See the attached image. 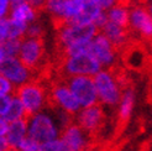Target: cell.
<instances>
[{"instance_id":"obj_1","label":"cell","mask_w":152,"mask_h":151,"mask_svg":"<svg viewBox=\"0 0 152 151\" xmlns=\"http://www.w3.org/2000/svg\"><path fill=\"white\" fill-rule=\"evenodd\" d=\"M74 122V115L55 107H46L43 110L27 117V135L39 144L59 139L62 131Z\"/></svg>"},{"instance_id":"obj_2","label":"cell","mask_w":152,"mask_h":151,"mask_svg":"<svg viewBox=\"0 0 152 151\" xmlns=\"http://www.w3.org/2000/svg\"><path fill=\"white\" fill-rule=\"evenodd\" d=\"M99 34V29L94 24L90 25H79V24H64L58 26V43L59 47L64 50L68 46H72L74 43L80 42H89Z\"/></svg>"},{"instance_id":"obj_3","label":"cell","mask_w":152,"mask_h":151,"mask_svg":"<svg viewBox=\"0 0 152 151\" xmlns=\"http://www.w3.org/2000/svg\"><path fill=\"white\" fill-rule=\"evenodd\" d=\"M103 68V66L98 62V59L88 54H82L77 56L63 57L62 70L67 77H73V76H89L94 77Z\"/></svg>"},{"instance_id":"obj_4","label":"cell","mask_w":152,"mask_h":151,"mask_svg":"<svg viewBox=\"0 0 152 151\" xmlns=\"http://www.w3.org/2000/svg\"><path fill=\"white\" fill-rule=\"evenodd\" d=\"M93 78L96 87L98 97H99V102L102 104L116 105L120 103L123 90H121L118 81L115 79L110 70H102Z\"/></svg>"},{"instance_id":"obj_5","label":"cell","mask_w":152,"mask_h":151,"mask_svg":"<svg viewBox=\"0 0 152 151\" xmlns=\"http://www.w3.org/2000/svg\"><path fill=\"white\" fill-rule=\"evenodd\" d=\"M67 86L78 99L82 108H88L99 103L94 78L89 76H73L66 79Z\"/></svg>"},{"instance_id":"obj_6","label":"cell","mask_w":152,"mask_h":151,"mask_svg":"<svg viewBox=\"0 0 152 151\" xmlns=\"http://www.w3.org/2000/svg\"><path fill=\"white\" fill-rule=\"evenodd\" d=\"M15 94H18L20 100L24 104L27 117L34 115L47 107L46 90L36 82H28L26 84L21 86L15 90Z\"/></svg>"},{"instance_id":"obj_7","label":"cell","mask_w":152,"mask_h":151,"mask_svg":"<svg viewBox=\"0 0 152 151\" xmlns=\"http://www.w3.org/2000/svg\"><path fill=\"white\" fill-rule=\"evenodd\" d=\"M61 139L71 151H92L94 145L93 135L74 122L62 131Z\"/></svg>"},{"instance_id":"obj_8","label":"cell","mask_w":152,"mask_h":151,"mask_svg":"<svg viewBox=\"0 0 152 151\" xmlns=\"http://www.w3.org/2000/svg\"><path fill=\"white\" fill-rule=\"evenodd\" d=\"M0 74L15 88H20L31 79V70L22 63L19 57H7L0 63Z\"/></svg>"},{"instance_id":"obj_9","label":"cell","mask_w":152,"mask_h":151,"mask_svg":"<svg viewBox=\"0 0 152 151\" xmlns=\"http://www.w3.org/2000/svg\"><path fill=\"white\" fill-rule=\"evenodd\" d=\"M118 52L119 51L110 42V40L100 31L90 42L89 54L93 55L98 59V62L106 68L116 66Z\"/></svg>"},{"instance_id":"obj_10","label":"cell","mask_w":152,"mask_h":151,"mask_svg":"<svg viewBox=\"0 0 152 151\" xmlns=\"http://www.w3.org/2000/svg\"><path fill=\"white\" fill-rule=\"evenodd\" d=\"M123 62L129 70L136 72H147L151 66V56L141 42L130 41L123 50Z\"/></svg>"},{"instance_id":"obj_11","label":"cell","mask_w":152,"mask_h":151,"mask_svg":"<svg viewBox=\"0 0 152 151\" xmlns=\"http://www.w3.org/2000/svg\"><path fill=\"white\" fill-rule=\"evenodd\" d=\"M74 123H77L86 131L92 134L93 136L98 134L105 123V114L103 105L96 103L92 107L82 108L79 113L74 115Z\"/></svg>"},{"instance_id":"obj_12","label":"cell","mask_w":152,"mask_h":151,"mask_svg":"<svg viewBox=\"0 0 152 151\" xmlns=\"http://www.w3.org/2000/svg\"><path fill=\"white\" fill-rule=\"evenodd\" d=\"M130 31L139 34L143 42L152 45V15L143 6L130 10Z\"/></svg>"},{"instance_id":"obj_13","label":"cell","mask_w":152,"mask_h":151,"mask_svg":"<svg viewBox=\"0 0 152 151\" xmlns=\"http://www.w3.org/2000/svg\"><path fill=\"white\" fill-rule=\"evenodd\" d=\"M43 41L42 39H31V37H24L21 42V48L19 58L25 66L30 70L36 68L43 57Z\"/></svg>"},{"instance_id":"obj_14","label":"cell","mask_w":152,"mask_h":151,"mask_svg":"<svg viewBox=\"0 0 152 151\" xmlns=\"http://www.w3.org/2000/svg\"><path fill=\"white\" fill-rule=\"evenodd\" d=\"M52 100L53 104L64 111L69 113L71 115H75L82 109L78 99L72 93L67 83H57L52 88Z\"/></svg>"},{"instance_id":"obj_15","label":"cell","mask_w":152,"mask_h":151,"mask_svg":"<svg viewBox=\"0 0 152 151\" xmlns=\"http://www.w3.org/2000/svg\"><path fill=\"white\" fill-rule=\"evenodd\" d=\"M100 32H103L108 37L118 51H123L130 42V29L116 25L111 21L106 22L105 26L100 30Z\"/></svg>"},{"instance_id":"obj_16","label":"cell","mask_w":152,"mask_h":151,"mask_svg":"<svg viewBox=\"0 0 152 151\" xmlns=\"http://www.w3.org/2000/svg\"><path fill=\"white\" fill-rule=\"evenodd\" d=\"M26 136H27V118L9 123L6 139H7V142H9L10 149L19 150L20 144Z\"/></svg>"},{"instance_id":"obj_17","label":"cell","mask_w":152,"mask_h":151,"mask_svg":"<svg viewBox=\"0 0 152 151\" xmlns=\"http://www.w3.org/2000/svg\"><path fill=\"white\" fill-rule=\"evenodd\" d=\"M134 102H135V94H134L132 87H129L125 90H123L121 100H120V107H119V114H118L119 130L123 129V128L126 125V123L129 122V119H130L132 107H134Z\"/></svg>"},{"instance_id":"obj_18","label":"cell","mask_w":152,"mask_h":151,"mask_svg":"<svg viewBox=\"0 0 152 151\" xmlns=\"http://www.w3.org/2000/svg\"><path fill=\"white\" fill-rule=\"evenodd\" d=\"M106 14H108L109 21L123 27L130 29V10H127L126 5L116 4L106 11Z\"/></svg>"},{"instance_id":"obj_19","label":"cell","mask_w":152,"mask_h":151,"mask_svg":"<svg viewBox=\"0 0 152 151\" xmlns=\"http://www.w3.org/2000/svg\"><path fill=\"white\" fill-rule=\"evenodd\" d=\"M10 19L12 20H18L26 22V24H32L37 19V10L30 5L28 3H25L22 5H19L16 7H12L10 10Z\"/></svg>"},{"instance_id":"obj_20","label":"cell","mask_w":152,"mask_h":151,"mask_svg":"<svg viewBox=\"0 0 152 151\" xmlns=\"http://www.w3.org/2000/svg\"><path fill=\"white\" fill-rule=\"evenodd\" d=\"M4 118L6 119V122H9V123L27 118L26 109L24 107V104H22V102L20 100V98L18 97V94H12L11 103L9 105V108H7Z\"/></svg>"},{"instance_id":"obj_21","label":"cell","mask_w":152,"mask_h":151,"mask_svg":"<svg viewBox=\"0 0 152 151\" xmlns=\"http://www.w3.org/2000/svg\"><path fill=\"white\" fill-rule=\"evenodd\" d=\"M28 24L18 20H12L9 18V39L22 40L26 36Z\"/></svg>"},{"instance_id":"obj_22","label":"cell","mask_w":152,"mask_h":151,"mask_svg":"<svg viewBox=\"0 0 152 151\" xmlns=\"http://www.w3.org/2000/svg\"><path fill=\"white\" fill-rule=\"evenodd\" d=\"M64 3H66V0H47L46 6H45V10L52 15V18L57 22V25L62 20Z\"/></svg>"},{"instance_id":"obj_23","label":"cell","mask_w":152,"mask_h":151,"mask_svg":"<svg viewBox=\"0 0 152 151\" xmlns=\"http://www.w3.org/2000/svg\"><path fill=\"white\" fill-rule=\"evenodd\" d=\"M21 42L22 40H18V39H9L6 40L1 46V50L4 51L5 57H19L20 54V48H21Z\"/></svg>"},{"instance_id":"obj_24","label":"cell","mask_w":152,"mask_h":151,"mask_svg":"<svg viewBox=\"0 0 152 151\" xmlns=\"http://www.w3.org/2000/svg\"><path fill=\"white\" fill-rule=\"evenodd\" d=\"M40 151H69V149L67 147V145L63 142V140L59 138V139H56L53 141L46 142V144H42Z\"/></svg>"},{"instance_id":"obj_25","label":"cell","mask_w":152,"mask_h":151,"mask_svg":"<svg viewBox=\"0 0 152 151\" xmlns=\"http://www.w3.org/2000/svg\"><path fill=\"white\" fill-rule=\"evenodd\" d=\"M40 150H41V144H39L36 140H34L27 135L20 144L18 151H40Z\"/></svg>"},{"instance_id":"obj_26","label":"cell","mask_w":152,"mask_h":151,"mask_svg":"<svg viewBox=\"0 0 152 151\" xmlns=\"http://www.w3.org/2000/svg\"><path fill=\"white\" fill-rule=\"evenodd\" d=\"M43 35V26L40 24V22H32L30 24L26 31V36L25 37H31V39H42Z\"/></svg>"},{"instance_id":"obj_27","label":"cell","mask_w":152,"mask_h":151,"mask_svg":"<svg viewBox=\"0 0 152 151\" xmlns=\"http://www.w3.org/2000/svg\"><path fill=\"white\" fill-rule=\"evenodd\" d=\"M15 87L11 84V83L7 81L4 76L0 74V97L4 95H11L15 92Z\"/></svg>"},{"instance_id":"obj_28","label":"cell","mask_w":152,"mask_h":151,"mask_svg":"<svg viewBox=\"0 0 152 151\" xmlns=\"http://www.w3.org/2000/svg\"><path fill=\"white\" fill-rule=\"evenodd\" d=\"M9 40V18L0 21V46Z\"/></svg>"},{"instance_id":"obj_29","label":"cell","mask_w":152,"mask_h":151,"mask_svg":"<svg viewBox=\"0 0 152 151\" xmlns=\"http://www.w3.org/2000/svg\"><path fill=\"white\" fill-rule=\"evenodd\" d=\"M10 10H11L10 0H0V21L6 19Z\"/></svg>"},{"instance_id":"obj_30","label":"cell","mask_w":152,"mask_h":151,"mask_svg":"<svg viewBox=\"0 0 152 151\" xmlns=\"http://www.w3.org/2000/svg\"><path fill=\"white\" fill-rule=\"evenodd\" d=\"M11 98H12V94L0 97V117L5 115V113H6L7 108H9V105L11 103Z\"/></svg>"},{"instance_id":"obj_31","label":"cell","mask_w":152,"mask_h":151,"mask_svg":"<svg viewBox=\"0 0 152 151\" xmlns=\"http://www.w3.org/2000/svg\"><path fill=\"white\" fill-rule=\"evenodd\" d=\"M94 3L99 6L103 11H108L114 5L118 4V0H94Z\"/></svg>"},{"instance_id":"obj_32","label":"cell","mask_w":152,"mask_h":151,"mask_svg":"<svg viewBox=\"0 0 152 151\" xmlns=\"http://www.w3.org/2000/svg\"><path fill=\"white\" fill-rule=\"evenodd\" d=\"M148 84H147V102L152 104V62L148 68Z\"/></svg>"},{"instance_id":"obj_33","label":"cell","mask_w":152,"mask_h":151,"mask_svg":"<svg viewBox=\"0 0 152 151\" xmlns=\"http://www.w3.org/2000/svg\"><path fill=\"white\" fill-rule=\"evenodd\" d=\"M26 1L31 5L34 9H36L37 11H39V10H43L45 9L47 0H26Z\"/></svg>"},{"instance_id":"obj_34","label":"cell","mask_w":152,"mask_h":151,"mask_svg":"<svg viewBox=\"0 0 152 151\" xmlns=\"http://www.w3.org/2000/svg\"><path fill=\"white\" fill-rule=\"evenodd\" d=\"M7 129H9V122H6L4 117H0V136H6Z\"/></svg>"},{"instance_id":"obj_35","label":"cell","mask_w":152,"mask_h":151,"mask_svg":"<svg viewBox=\"0 0 152 151\" xmlns=\"http://www.w3.org/2000/svg\"><path fill=\"white\" fill-rule=\"evenodd\" d=\"M27 3L26 0H10V4H11V9L12 7H16L19 5H22V4H25Z\"/></svg>"},{"instance_id":"obj_36","label":"cell","mask_w":152,"mask_h":151,"mask_svg":"<svg viewBox=\"0 0 152 151\" xmlns=\"http://www.w3.org/2000/svg\"><path fill=\"white\" fill-rule=\"evenodd\" d=\"M6 57H5V54H4V51L1 50V47H0V63H1L4 59H5Z\"/></svg>"},{"instance_id":"obj_37","label":"cell","mask_w":152,"mask_h":151,"mask_svg":"<svg viewBox=\"0 0 152 151\" xmlns=\"http://www.w3.org/2000/svg\"><path fill=\"white\" fill-rule=\"evenodd\" d=\"M129 0H118V4H123V5H127Z\"/></svg>"},{"instance_id":"obj_38","label":"cell","mask_w":152,"mask_h":151,"mask_svg":"<svg viewBox=\"0 0 152 151\" xmlns=\"http://www.w3.org/2000/svg\"><path fill=\"white\" fill-rule=\"evenodd\" d=\"M0 151H18V150H14V149H9V150H1V149H0Z\"/></svg>"},{"instance_id":"obj_39","label":"cell","mask_w":152,"mask_h":151,"mask_svg":"<svg viewBox=\"0 0 152 151\" xmlns=\"http://www.w3.org/2000/svg\"><path fill=\"white\" fill-rule=\"evenodd\" d=\"M148 11H150V12H151V15H152V5L150 6V9H148Z\"/></svg>"},{"instance_id":"obj_40","label":"cell","mask_w":152,"mask_h":151,"mask_svg":"<svg viewBox=\"0 0 152 151\" xmlns=\"http://www.w3.org/2000/svg\"><path fill=\"white\" fill-rule=\"evenodd\" d=\"M69 151H71V150H69Z\"/></svg>"}]
</instances>
